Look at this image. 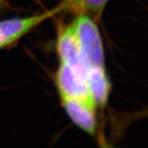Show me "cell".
Segmentation results:
<instances>
[{"instance_id":"cell-9","label":"cell","mask_w":148,"mask_h":148,"mask_svg":"<svg viewBox=\"0 0 148 148\" xmlns=\"http://www.w3.org/2000/svg\"><path fill=\"white\" fill-rule=\"evenodd\" d=\"M147 114H148V110H147Z\"/></svg>"},{"instance_id":"cell-1","label":"cell","mask_w":148,"mask_h":148,"mask_svg":"<svg viewBox=\"0 0 148 148\" xmlns=\"http://www.w3.org/2000/svg\"><path fill=\"white\" fill-rule=\"evenodd\" d=\"M72 23L87 73L90 70L106 69L103 44L95 20L87 15L78 14Z\"/></svg>"},{"instance_id":"cell-3","label":"cell","mask_w":148,"mask_h":148,"mask_svg":"<svg viewBox=\"0 0 148 148\" xmlns=\"http://www.w3.org/2000/svg\"><path fill=\"white\" fill-rule=\"evenodd\" d=\"M58 12L59 11L56 7L51 11L37 15L0 21V49L12 45L41 22Z\"/></svg>"},{"instance_id":"cell-2","label":"cell","mask_w":148,"mask_h":148,"mask_svg":"<svg viewBox=\"0 0 148 148\" xmlns=\"http://www.w3.org/2000/svg\"><path fill=\"white\" fill-rule=\"evenodd\" d=\"M55 79L61 96L73 98L96 107L86 78L68 64L60 62Z\"/></svg>"},{"instance_id":"cell-4","label":"cell","mask_w":148,"mask_h":148,"mask_svg":"<svg viewBox=\"0 0 148 148\" xmlns=\"http://www.w3.org/2000/svg\"><path fill=\"white\" fill-rule=\"evenodd\" d=\"M57 51L60 62L68 64L87 80V70L73 23L66 26L59 32Z\"/></svg>"},{"instance_id":"cell-8","label":"cell","mask_w":148,"mask_h":148,"mask_svg":"<svg viewBox=\"0 0 148 148\" xmlns=\"http://www.w3.org/2000/svg\"><path fill=\"white\" fill-rule=\"evenodd\" d=\"M8 3V0H0V10L6 7Z\"/></svg>"},{"instance_id":"cell-7","label":"cell","mask_w":148,"mask_h":148,"mask_svg":"<svg viewBox=\"0 0 148 148\" xmlns=\"http://www.w3.org/2000/svg\"><path fill=\"white\" fill-rule=\"evenodd\" d=\"M109 0H64L57 7L59 12L69 11L78 14H85L93 20H99Z\"/></svg>"},{"instance_id":"cell-6","label":"cell","mask_w":148,"mask_h":148,"mask_svg":"<svg viewBox=\"0 0 148 148\" xmlns=\"http://www.w3.org/2000/svg\"><path fill=\"white\" fill-rule=\"evenodd\" d=\"M87 82L96 107L106 106L111 90V84L106 69L90 70L87 73Z\"/></svg>"},{"instance_id":"cell-5","label":"cell","mask_w":148,"mask_h":148,"mask_svg":"<svg viewBox=\"0 0 148 148\" xmlns=\"http://www.w3.org/2000/svg\"><path fill=\"white\" fill-rule=\"evenodd\" d=\"M62 105L69 118L84 132L93 135L96 130V107L73 98L61 96Z\"/></svg>"}]
</instances>
